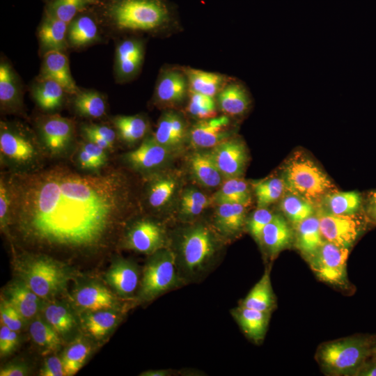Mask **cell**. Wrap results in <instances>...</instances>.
Instances as JSON below:
<instances>
[{"label":"cell","instance_id":"6da1fadb","mask_svg":"<svg viewBox=\"0 0 376 376\" xmlns=\"http://www.w3.org/2000/svg\"><path fill=\"white\" fill-rule=\"evenodd\" d=\"M4 177L11 201L9 228L37 248L103 247L132 205L130 183L116 169L84 174L55 166Z\"/></svg>","mask_w":376,"mask_h":376},{"label":"cell","instance_id":"7a4b0ae2","mask_svg":"<svg viewBox=\"0 0 376 376\" xmlns=\"http://www.w3.org/2000/svg\"><path fill=\"white\" fill-rule=\"evenodd\" d=\"M18 279L43 300L65 291L74 272L65 263L42 253H24L15 263Z\"/></svg>","mask_w":376,"mask_h":376},{"label":"cell","instance_id":"3957f363","mask_svg":"<svg viewBox=\"0 0 376 376\" xmlns=\"http://www.w3.org/2000/svg\"><path fill=\"white\" fill-rule=\"evenodd\" d=\"M282 179L285 189L314 206L329 193L336 191L327 174L308 155L297 151L283 165Z\"/></svg>","mask_w":376,"mask_h":376},{"label":"cell","instance_id":"277c9868","mask_svg":"<svg viewBox=\"0 0 376 376\" xmlns=\"http://www.w3.org/2000/svg\"><path fill=\"white\" fill-rule=\"evenodd\" d=\"M120 30L153 31L171 24L172 13L164 0H115L108 10Z\"/></svg>","mask_w":376,"mask_h":376},{"label":"cell","instance_id":"5b68a950","mask_svg":"<svg viewBox=\"0 0 376 376\" xmlns=\"http://www.w3.org/2000/svg\"><path fill=\"white\" fill-rule=\"evenodd\" d=\"M375 343L366 336H351L327 342L316 352V359L329 375H356L371 357Z\"/></svg>","mask_w":376,"mask_h":376},{"label":"cell","instance_id":"8992f818","mask_svg":"<svg viewBox=\"0 0 376 376\" xmlns=\"http://www.w3.org/2000/svg\"><path fill=\"white\" fill-rule=\"evenodd\" d=\"M45 154L40 141L22 130L1 122L0 127V157L1 164L12 171H28L40 168Z\"/></svg>","mask_w":376,"mask_h":376},{"label":"cell","instance_id":"52a82bcc","mask_svg":"<svg viewBox=\"0 0 376 376\" xmlns=\"http://www.w3.org/2000/svg\"><path fill=\"white\" fill-rule=\"evenodd\" d=\"M151 255L144 267L137 294L141 301H150L179 283L174 253L163 248Z\"/></svg>","mask_w":376,"mask_h":376},{"label":"cell","instance_id":"ba28073f","mask_svg":"<svg viewBox=\"0 0 376 376\" xmlns=\"http://www.w3.org/2000/svg\"><path fill=\"white\" fill-rule=\"evenodd\" d=\"M217 242L211 230L197 226L186 231L180 242V260L183 268L191 274L204 269L217 251Z\"/></svg>","mask_w":376,"mask_h":376},{"label":"cell","instance_id":"9c48e42d","mask_svg":"<svg viewBox=\"0 0 376 376\" xmlns=\"http://www.w3.org/2000/svg\"><path fill=\"white\" fill-rule=\"evenodd\" d=\"M349 249L324 241L320 248L306 260L321 281L340 287L348 285L347 260Z\"/></svg>","mask_w":376,"mask_h":376},{"label":"cell","instance_id":"30bf717a","mask_svg":"<svg viewBox=\"0 0 376 376\" xmlns=\"http://www.w3.org/2000/svg\"><path fill=\"white\" fill-rule=\"evenodd\" d=\"M316 214L324 240L337 246L350 249L364 227L363 221L357 213L334 214L318 210Z\"/></svg>","mask_w":376,"mask_h":376},{"label":"cell","instance_id":"8fae6325","mask_svg":"<svg viewBox=\"0 0 376 376\" xmlns=\"http://www.w3.org/2000/svg\"><path fill=\"white\" fill-rule=\"evenodd\" d=\"M39 136L45 154L63 156L72 146L74 125L70 119L58 115L47 116L39 125Z\"/></svg>","mask_w":376,"mask_h":376},{"label":"cell","instance_id":"7c38bea8","mask_svg":"<svg viewBox=\"0 0 376 376\" xmlns=\"http://www.w3.org/2000/svg\"><path fill=\"white\" fill-rule=\"evenodd\" d=\"M210 154L223 178H240L242 175L248 155L240 139L229 138L214 147Z\"/></svg>","mask_w":376,"mask_h":376},{"label":"cell","instance_id":"4fadbf2b","mask_svg":"<svg viewBox=\"0 0 376 376\" xmlns=\"http://www.w3.org/2000/svg\"><path fill=\"white\" fill-rule=\"evenodd\" d=\"M124 244L129 249L151 255L164 248L165 233L156 222L141 219L134 223L128 229Z\"/></svg>","mask_w":376,"mask_h":376},{"label":"cell","instance_id":"5bb4252c","mask_svg":"<svg viewBox=\"0 0 376 376\" xmlns=\"http://www.w3.org/2000/svg\"><path fill=\"white\" fill-rule=\"evenodd\" d=\"M189 93L187 78L182 68H165L158 77L153 97L159 104L177 105L185 100Z\"/></svg>","mask_w":376,"mask_h":376},{"label":"cell","instance_id":"9a60e30c","mask_svg":"<svg viewBox=\"0 0 376 376\" xmlns=\"http://www.w3.org/2000/svg\"><path fill=\"white\" fill-rule=\"evenodd\" d=\"M230 120L228 116L198 120L189 130L190 143L195 148H214L229 139Z\"/></svg>","mask_w":376,"mask_h":376},{"label":"cell","instance_id":"2e32d148","mask_svg":"<svg viewBox=\"0 0 376 376\" xmlns=\"http://www.w3.org/2000/svg\"><path fill=\"white\" fill-rule=\"evenodd\" d=\"M72 300L80 311L93 312L117 309L118 300L105 286L95 282L79 285L73 291Z\"/></svg>","mask_w":376,"mask_h":376},{"label":"cell","instance_id":"e0dca14e","mask_svg":"<svg viewBox=\"0 0 376 376\" xmlns=\"http://www.w3.org/2000/svg\"><path fill=\"white\" fill-rule=\"evenodd\" d=\"M170 150L149 136L136 149L123 155L124 161L132 168L148 171L160 166L168 159Z\"/></svg>","mask_w":376,"mask_h":376},{"label":"cell","instance_id":"ac0fdd59","mask_svg":"<svg viewBox=\"0 0 376 376\" xmlns=\"http://www.w3.org/2000/svg\"><path fill=\"white\" fill-rule=\"evenodd\" d=\"M144 45L136 38L125 39L116 47L115 71L121 81H126L136 75L144 59Z\"/></svg>","mask_w":376,"mask_h":376},{"label":"cell","instance_id":"d6986e66","mask_svg":"<svg viewBox=\"0 0 376 376\" xmlns=\"http://www.w3.org/2000/svg\"><path fill=\"white\" fill-rule=\"evenodd\" d=\"M105 279L117 295L128 298L134 294L139 284V272L135 264L120 258L112 262Z\"/></svg>","mask_w":376,"mask_h":376},{"label":"cell","instance_id":"ffe728a7","mask_svg":"<svg viewBox=\"0 0 376 376\" xmlns=\"http://www.w3.org/2000/svg\"><path fill=\"white\" fill-rule=\"evenodd\" d=\"M3 295L24 320L33 319L42 306L43 299L19 279L8 285Z\"/></svg>","mask_w":376,"mask_h":376},{"label":"cell","instance_id":"44dd1931","mask_svg":"<svg viewBox=\"0 0 376 376\" xmlns=\"http://www.w3.org/2000/svg\"><path fill=\"white\" fill-rule=\"evenodd\" d=\"M217 100L220 110L228 116H242L251 104L250 93L240 81L232 79L218 93Z\"/></svg>","mask_w":376,"mask_h":376},{"label":"cell","instance_id":"7402d4cb","mask_svg":"<svg viewBox=\"0 0 376 376\" xmlns=\"http://www.w3.org/2000/svg\"><path fill=\"white\" fill-rule=\"evenodd\" d=\"M189 134L183 117L174 111L162 114L156 130L152 135L155 139L169 150L180 147Z\"/></svg>","mask_w":376,"mask_h":376},{"label":"cell","instance_id":"603a6c76","mask_svg":"<svg viewBox=\"0 0 376 376\" xmlns=\"http://www.w3.org/2000/svg\"><path fill=\"white\" fill-rule=\"evenodd\" d=\"M42 78L58 82L66 93L76 95L79 91L72 77L68 58L63 52L52 50L45 52L42 65Z\"/></svg>","mask_w":376,"mask_h":376},{"label":"cell","instance_id":"cb8c5ba5","mask_svg":"<svg viewBox=\"0 0 376 376\" xmlns=\"http://www.w3.org/2000/svg\"><path fill=\"white\" fill-rule=\"evenodd\" d=\"M292 238V230L286 219L280 214H274L263 230L260 243L272 257H275L290 246Z\"/></svg>","mask_w":376,"mask_h":376},{"label":"cell","instance_id":"d4e9b609","mask_svg":"<svg viewBox=\"0 0 376 376\" xmlns=\"http://www.w3.org/2000/svg\"><path fill=\"white\" fill-rule=\"evenodd\" d=\"M188 81L189 92L203 94L212 97L233 79L222 74L207 72L189 67L182 68Z\"/></svg>","mask_w":376,"mask_h":376},{"label":"cell","instance_id":"484cf974","mask_svg":"<svg viewBox=\"0 0 376 376\" xmlns=\"http://www.w3.org/2000/svg\"><path fill=\"white\" fill-rule=\"evenodd\" d=\"M232 315L249 339L255 342L263 340L267 329L270 313L240 305L232 311Z\"/></svg>","mask_w":376,"mask_h":376},{"label":"cell","instance_id":"4316f807","mask_svg":"<svg viewBox=\"0 0 376 376\" xmlns=\"http://www.w3.org/2000/svg\"><path fill=\"white\" fill-rule=\"evenodd\" d=\"M68 25L47 12L38 30V38L42 47L47 52L65 50L68 45Z\"/></svg>","mask_w":376,"mask_h":376},{"label":"cell","instance_id":"83f0119b","mask_svg":"<svg viewBox=\"0 0 376 376\" xmlns=\"http://www.w3.org/2000/svg\"><path fill=\"white\" fill-rule=\"evenodd\" d=\"M324 241L316 214L295 226V245L306 260L320 248Z\"/></svg>","mask_w":376,"mask_h":376},{"label":"cell","instance_id":"f1b7e54d","mask_svg":"<svg viewBox=\"0 0 376 376\" xmlns=\"http://www.w3.org/2000/svg\"><path fill=\"white\" fill-rule=\"evenodd\" d=\"M120 315L117 309H104L86 312L82 317V326L92 338L101 340L108 336L120 322Z\"/></svg>","mask_w":376,"mask_h":376},{"label":"cell","instance_id":"f546056e","mask_svg":"<svg viewBox=\"0 0 376 376\" xmlns=\"http://www.w3.org/2000/svg\"><path fill=\"white\" fill-rule=\"evenodd\" d=\"M246 221V206L239 203H221L215 214V225L224 235H234L243 228Z\"/></svg>","mask_w":376,"mask_h":376},{"label":"cell","instance_id":"4dcf8cb0","mask_svg":"<svg viewBox=\"0 0 376 376\" xmlns=\"http://www.w3.org/2000/svg\"><path fill=\"white\" fill-rule=\"evenodd\" d=\"M240 305L260 311H272L275 306V299L269 269H266L260 279L251 288Z\"/></svg>","mask_w":376,"mask_h":376},{"label":"cell","instance_id":"1f68e13d","mask_svg":"<svg viewBox=\"0 0 376 376\" xmlns=\"http://www.w3.org/2000/svg\"><path fill=\"white\" fill-rule=\"evenodd\" d=\"M194 178L202 185L216 187L220 185L223 176L216 166L210 152H196L189 161Z\"/></svg>","mask_w":376,"mask_h":376},{"label":"cell","instance_id":"d6a6232c","mask_svg":"<svg viewBox=\"0 0 376 376\" xmlns=\"http://www.w3.org/2000/svg\"><path fill=\"white\" fill-rule=\"evenodd\" d=\"M361 195L357 191H332L327 194L319 205L321 210L334 214H352L361 205Z\"/></svg>","mask_w":376,"mask_h":376},{"label":"cell","instance_id":"836d02e7","mask_svg":"<svg viewBox=\"0 0 376 376\" xmlns=\"http://www.w3.org/2000/svg\"><path fill=\"white\" fill-rule=\"evenodd\" d=\"M113 124L119 139L127 144H134L143 139L148 130V123L139 115L118 116Z\"/></svg>","mask_w":376,"mask_h":376},{"label":"cell","instance_id":"e575fe53","mask_svg":"<svg viewBox=\"0 0 376 376\" xmlns=\"http://www.w3.org/2000/svg\"><path fill=\"white\" fill-rule=\"evenodd\" d=\"M99 29L95 20L88 15L75 17L68 25V42L72 47H84L97 40Z\"/></svg>","mask_w":376,"mask_h":376},{"label":"cell","instance_id":"d590c367","mask_svg":"<svg viewBox=\"0 0 376 376\" xmlns=\"http://www.w3.org/2000/svg\"><path fill=\"white\" fill-rule=\"evenodd\" d=\"M29 331L32 340L43 354L52 353L61 346V336L44 318H34Z\"/></svg>","mask_w":376,"mask_h":376},{"label":"cell","instance_id":"8d00e7d4","mask_svg":"<svg viewBox=\"0 0 376 376\" xmlns=\"http://www.w3.org/2000/svg\"><path fill=\"white\" fill-rule=\"evenodd\" d=\"M65 93V91L58 82L41 77L33 91V96L41 109L53 111L61 106Z\"/></svg>","mask_w":376,"mask_h":376},{"label":"cell","instance_id":"74e56055","mask_svg":"<svg viewBox=\"0 0 376 376\" xmlns=\"http://www.w3.org/2000/svg\"><path fill=\"white\" fill-rule=\"evenodd\" d=\"M43 318L61 336L70 334L77 324L75 315L70 307L58 302H52L45 306Z\"/></svg>","mask_w":376,"mask_h":376},{"label":"cell","instance_id":"f35d334b","mask_svg":"<svg viewBox=\"0 0 376 376\" xmlns=\"http://www.w3.org/2000/svg\"><path fill=\"white\" fill-rule=\"evenodd\" d=\"M212 199L217 204L239 203L246 207L251 204V195L245 180L233 178L226 179Z\"/></svg>","mask_w":376,"mask_h":376},{"label":"cell","instance_id":"ab89813d","mask_svg":"<svg viewBox=\"0 0 376 376\" xmlns=\"http://www.w3.org/2000/svg\"><path fill=\"white\" fill-rule=\"evenodd\" d=\"M0 103L1 109L6 111H15L20 104L15 75L10 65L5 61L0 64Z\"/></svg>","mask_w":376,"mask_h":376},{"label":"cell","instance_id":"60d3db41","mask_svg":"<svg viewBox=\"0 0 376 376\" xmlns=\"http://www.w3.org/2000/svg\"><path fill=\"white\" fill-rule=\"evenodd\" d=\"M74 99L76 112L81 116L98 118L106 112V101L102 94L95 91H79Z\"/></svg>","mask_w":376,"mask_h":376},{"label":"cell","instance_id":"b9f144b4","mask_svg":"<svg viewBox=\"0 0 376 376\" xmlns=\"http://www.w3.org/2000/svg\"><path fill=\"white\" fill-rule=\"evenodd\" d=\"M91 350L90 344L82 338H77L65 348L61 358L66 376L75 375L83 367Z\"/></svg>","mask_w":376,"mask_h":376},{"label":"cell","instance_id":"7bdbcfd3","mask_svg":"<svg viewBox=\"0 0 376 376\" xmlns=\"http://www.w3.org/2000/svg\"><path fill=\"white\" fill-rule=\"evenodd\" d=\"M280 207L287 219L294 226L315 214L313 205L288 191L282 198Z\"/></svg>","mask_w":376,"mask_h":376},{"label":"cell","instance_id":"ee69618b","mask_svg":"<svg viewBox=\"0 0 376 376\" xmlns=\"http://www.w3.org/2000/svg\"><path fill=\"white\" fill-rule=\"evenodd\" d=\"M177 182L173 178L162 176L152 180L148 190L149 205L155 209L165 206L172 198Z\"/></svg>","mask_w":376,"mask_h":376},{"label":"cell","instance_id":"f6af8a7d","mask_svg":"<svg viewBox=\"0 0 376 376\" xmlns=\"http://www.w3.org/2000/svg\"><path fill=\"white\" fill-rule=\"evenodd\" d=\"M258 207H267L283 195L285 186L283 180L271 178L253 185Z\"/></svg>","mask_w":376,"mask_h":376},{"label":"cell","instance_id":"bcb514c9","mask_svg":"<svg viewBox=\"0 0 376 376\" xmlns=\"http://www.w3.org/2000/svg\"><path fill=\"white\" fill-rule=\"evenodd\" d=\"M100 3L99 0H53L47 12L56 18L70 24L81 11Z\"/></svg>","mask_w":376,"mask_h":376},{"label":"cell","instance_id":"7dc6e473","mask_svg":"<svg viewBox=\"0 0 376 376\" xmlns=\"http://www.w3.org/2000/svg\"><path fill=\"white\" fill-rule=\"evenodd\" d=\"M187 111L194 118L202 120L217 116L214 97L201 93L189 92Z\"/></svg>","mask_w":376,"mask_h":376},{"label":"cell","instance_id":"c3c4849f","mask_svg":"<svg viewBox=\"0 0 376 376\" xmlns=\"http://www.w3.org/2000/svg\"><path fill=\"white\" fill-rule=\"evenodd\" d=\"M212 199L195 189H187L180 200V210L186 216L200 214L212 203Z\"/></svg>","mask_w":376,"mask_h":376},{"label":"cell","instance_id":"681fc988","mask_svg":"<svg viewBox=\"0 0 376 376\" xmlns=\"http://www.w3.org/2000/svg\"><path fill=\"white\" fill-rule=\"evenodd\" d=\"M274 214L267 207H258L248 221V228L253 238L260 242L264 228L272 220Z\"/></svg>","mask_w":376,"mask_h":376},{"label":"cell","instance_id":"f907efd6","mask_svg":"<svg viewBox=\"0 0 376 376\" xmlns=\"http://www.w3.org/2000/svg\"><path fill=\"white\" fill-rule=\"evenodd\" d=\"M0 318L1 324L15 331H19L22 329L24 321L17 311L2 297L0 304Z\"/></svg>","mask_w":376,"mask_h":376},{"label":"cell","instance_id":"816d5d0a","mask_svg":"<svg viewBox=\"0 0 376 376\" xmlns=\"http://www.w3.org/2000/svg\"><path fill=\"white\" fill-rule=\"evenodd\" d=\"M11 201L4 175L0 178V227L3 231L9 228Z\"/></svg>","mask_w":376,"mask_h":376},{"label":"cell","instance_id":"f5cc1de1","mask_svg":"<svg viewBox=\"0 0 376 376\" xmlns=\"http://www.w3.org/2000/svg\"><path fill=\"white\" fill-rule=\"evenodd\" d=\"M17 331L3 324L0 327V354L4 357L13 352L18 344Z\"/></svg>","mask_w":376,"mask_h":376},{"label":"cell","instance_id":"db71d44e","mask_svg":"<svg viewBox=\"0 0 376 376\" xmlns=\"http://www.w3.org/2000/svg\"><path fill=\"white\" fill-rule=\"evenodd\" d=\"M91 133L96 134L107 141H108L112 146H113L116 139V132L106 125H97V124H86L81 127V133Z\"/></svg>","mask_w":376,"mask_h":376},{"label":"cell","instance_id":"11a10c76","mask_svg":"<svg viewBox=\"0 0 376 376\" xmlns=\"http://www.w3.org/2000/svg\"><path fill=\"white\" fill-rule=\"evenodd\" d=\"M41 376H66L61 358L52 356L47 358L40 369Z\"/></svg>","mask_w":376,"mask_h":376},{"label":"cell","instance_id":"9f6ffc18","mask_svg":"<svg viewBox=\"0 0 376 376\" xmlns=\"http://www.w3.org/2000/svg\"><path fill=\"white\" fill-rule=\"evenodd\" d=\"M77 161L81 169L86 171L96 172L104 166L101 162L94 158L81 146L78 150Z\"/></svg>","mask_w":376,"mask_h":376},{"label":"cell","instance_id":"6f0895ef","mask_svg":"<svg viewBox=\"0 0 376 376\" xmlns=\"http://www.w3.org/2000/svg\"><path fill=\"white\" fill-rule=\"evenodd\" d=\"M28 373L29 368L24 363H11L1 368L0 376H24Z\"/></svg>","mask_w":376,"mask_h":376},{"label":"cell","instance_id":"680465c9","mask_svg":"<svg viewBox=\"0 0 376 376\" xmlns=\"http://www.w3.org/2000/svg\"><path fill=\"white\" fill-rule=\"evenodd\" d=\"M365 210L368 218L376 224V191L368 194L366 200Z\"/></svg>","mask_w":376,"mask_h":376},{"label":"cell","instance_id":"91938a15","mask_svg":"<svg viewBox=\"0 0 376 376\" xmlns=\"http://www.w3.org/2000/svg\"><path fill=\"white\" fill-rule=\"evenodd\" d=\"M356 375L376 376V359L373 357L370 361L367 359L361 368L358 370Z\"/></svg>","mask_w":376,"mask_h":376},{"label":"cell","instance_id":"94428289","mask_svg":"<svg viewBox=\"0 0 376 376\" xmlns=\"http://www.w3.org/2000/svg\"><path fill=\"white\" fill-rule=\"evenodd\" d=\"M166 375H167V372L166 370H148L141 374V375H143V376H164Z\"/></svg>","mask_w":376,"mask_h":376},{"label":"cell","instance_id":"6125c7cd","mask_svg":"<svg viewBox=\"0 0 376 376\" xmlns=\"http://www.w3.org/2000/svg\"><path fill=\"white\" fill-rule=\"evenodd\" d=\"M373 358L376 359V343H375L373 346V350L371 355Z\"/></svg>","mask_w":376,"mask_h":376}]
</instances>
